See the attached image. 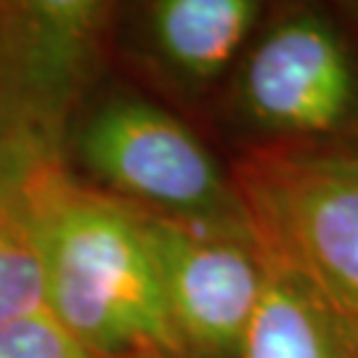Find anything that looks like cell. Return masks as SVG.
<instances>
[{
    "mask_svg": "<svg viewBox=\"0 0 358 358\" xmlns=\"http://www.w3.org/2000/svg\"><path fill=\"white\" fill-rule=\"evenodd\" d=\"M48 143L32 130L0 141V327L45 308L32 173Z\"/></svg>",
    "mask_w": 358,
    "mask_h": 358,
    "instance_id": "obj_7",
    "label": "cell"
},
{
    "mask_svg": "<svg viewBox=\"0 0 358 358\" xmlns=\"http://www.w3.org/2000/svg\"><path fill=\"white\" fill-rule=\"evenodd\" d=\"M236 196L266 260L316 300L358 356V154H250Z\"/></svg>",
    "mask_w": 358,
    "mask_h": 358,
    "instance_id": "obj_2",
    "label": "cell"
},
{
    "mask_svg": "<svg viewBox=\"0 0 358 358\" xmlns=\"http://www.w3.org/2000/svg\"><path fill=\"white\" fill-rule=\"evenodd\" d=\"M167 313L186 353L239 358L268 263L239 217L143 213Z\"/></svg>",
    "mask_w": 358,
    "mask_h": 358,
    "instance_id": "obj_3",
    "label": "cell"
},
{
    "mask_svg": "<svg viewBox=\"0 0 358 358\" xmlns=\"http://www.w3.org/2000/svg\"><path fill=\"white\" fill-rule=\"evenodd\" d=\"M257 13L252 0H162L152 6V32L170 64L202 80L231 64Z\"/></svg>",
    "mask_w": 358,
    "mask_h": 358,
    "instance_id": "obj_8",
    "label": "cell"
},
{
    "mask_svg": "<svg viewBox=\"0 0 358 358\" xmlns=\"http://www.w3.org/2000/svg\"><path fill=\"white\" fill-rule=\"evenodd\" d=\"M242 93L263 125L321 133L345 117L353 101V69L332 29L300 16L257 43L244 69Z\"/></svg>",
    "mask_w": 358,
    "mask_h": 358,
    "instance_id": "obj_5",
    "label": "cell"
},
{
    "mask_svg": "<svg viewBox=\"0 0 358 358\" xmlns=\"http://www.w3.org/2000/svg\"><path fill=\"white\" fill-rule=\"evenodd\" d=\"M0 358H106L80 343L45 308L0 327Z\"/></svg>",
    "mask_w": 358,
    "mask_h": 358,
    "instance_id": "obj_10",
    "label": "cell"
},
{
    "mask_svg": "<svg viewBox=\"0 0 358 358\" xmlns=\"http://www.w3.org/2000/svg\"><path fill=\"white\" fill-rule=\"evenodd\" d=\"M32 196L53 319L99 356H183L141 210L75 183L51 149L35 165Z\"/></svg>",
    "mask_w": 358,
    "mask_h": 358,
    "instance_id": "obj_1",
    "label": "cell"
},
{
    "mask_svg": "<svg viewBox=\"0 0 358 358\" xmlns=\"http://www.w3.org/2000/svg\"><path fill=\"white\" fill-rule=\"evenodd\" d=\"M268 263V260H266ZM239 358H358L316 300L271 266Z\"/></svg>",
    "mask_w": 358,
    "mask_h": 358,
    "instance_id": "obj_9",
    "label": "cell"
},
{
    "mask_svg": "<svg viewBox=\"0 0 358 358\" xmlns=\"http://www.w3.org/2000/svg\"><path fill=\"white\" fill-rule=\"evenodd\" d=\"M101 22V6L80 0H43L11 6L3 56L8 77L27 99L48 103L72 83Z\"/></svg>",
    "mask_w": 358,
    "mask_h": 358,
    "instance_id": "obj_6",
    "label": "cell"
},
{
    "mask_svg": "<svg viewBox=\"0 0 358 358\" xmlns=\"http://www.w3.org/2000/svg\"><path fill=\"white\" fill-rule=\"evenodd\" d=\"M88 167L115 192L180 217H239L231 194L207 152L176 117L141 101L103 106L83 133Z\"/></svg>",
    "mask_w": 358,
    "mask_h": 358,
    "instance_id": "obj_4",
    "label": "cell"
}]
</instances>
